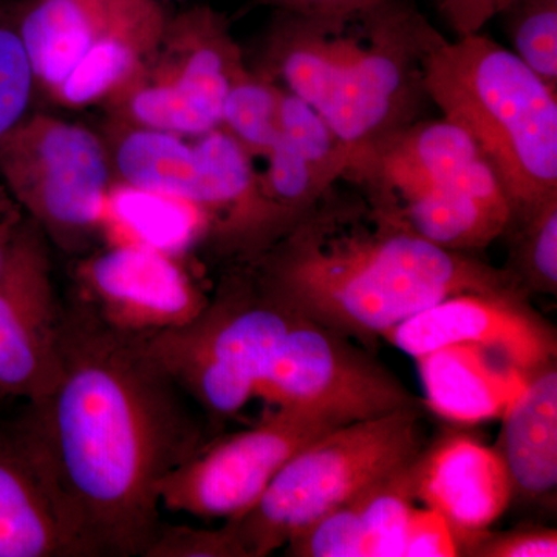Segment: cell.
I'll list each match as a JSON object with an SVG mask.
<instances>
[{
    "label": "cell",
    "mask_w": 557,
    "mask_h": 557,
    "mask_svg": "<svg viewBox=\"0 0 557 557\" xmlns=\"http://www.w3.org/2000/svg\"><path fill=\"white\" fill-rule=\"evenodd\" d=\"M61 379L25 417L100 557H145L159 486L208 442L209 423L145 336L110 327L75 293L62 310Z\"/></svg>",
    "instance_id": "obj_1"
},
{
    "label": "cell",
    "mask_w": 557,
    "mask_h": 557,
    "mask_svg": "<svg viewBox=\"0 0 557 557\" xmlns=\"http://www.w3.org/2000/svg\"><path fill=\"white\" fill-rule=\"evenodd\" d=\"M247 265L274 302L364 346L449 296L523 292L507 270L424 240L347 180Z\"/></svg>",
    "instance_id": "obj_2"
},
{
    "label": "cell",
    "mask_w": 557,
    "mask_h": 557,
    "mask_svg": "<svg viewBox=\"0 0 557 557\" xmlns=\"http://www.w3.org/2000/svg\"><path fill=\"white\" fill-rule=\"evenodd\" d=\"M442 35L409 0L339 14L278 11L256 72L311 106L348 156L347 175L421 120Z\"/></svg>",
    "instance_id": "obj_3"
},
{
    "label": "cell",
    "mask_w": 557,
    "mask_h": 557,
    "mask_svg": "<svg viewBox=\"0 0 557 557\" xmlns=\"http://www.w3.org/2000/svg\"><path fill=\"white\" fill-rule=\"evenodd\" d=\"M429 101L475 143L512 218L557 196V90L497 40L443 39L426 65Z\"/></svg>",
    "instance_id": "obj_4"
},
{
    "label": "cell",
    "mask_w": 557,
    "mask_h": 557,
    "mask_svg": "<svg viewBox=\"0 0 557 557\" xmlns=\"http://www.w3.org/2000/svg\"><path fill=\"white\" fill-rule=\"evenodd\" d=\"M426 406L351 421L295 454L231 522L245 557H265L333 509L416 460L429 445Z\"/></svg>",
    "instance_id": "obj_5"
},
{
    "label": "cell",
    "mask_w": 557,
    "mask_h": 557,
    "mask_svg": "<svg viewBox=\"0 0 557 557\" xmlns=\"http://www.w3.org/2000/svg\"><path fill=\"white\" fill-rule=\"evenodd\" d=\"M293 318L245 269L226 277L188 324L145 336V343L212 429L256 397L260 373Z\"/></svg>",
    "instance_id": "obj_6"
},
{
    "label": "cell",
    "mask_w": 557,
    "mask_h": 557,
    "mask_svg": "<svg viewBox=\"0 0 557 557\" xmlns=\"http://www.w3.org/2000/svg\"><path fill=\"white\" fill-rule=\"evenodd\" d=\"M112 172L104 143L78 123L27 115L0 143L9 196L69 255L86 252L100 233Z\"/></svg>",
    "instance_id": "obj_7"
},
{
    "label": "cell",
    "mask_w": 557,
    "mask_h": 557,
    "mask_svg": "<svg viewBox=\"0 0 557 557\" xmlns=\"http://www.w3.org/2000/svg\"><path fill=\"white\" fill-rule=\"evenodd\" d=\"M256 397L344 423L426 406L354 339L296 313L260 373Z\"/></svg>",
    "instance_id": "obj_8"
},
{
    "label": "cell",
    "mask_w": 557,
    "mask_h": 557,
    "mask_svg": "<svg viewBox=\"0 0 557 557\" xmlns=\"http://www.w3.org/2000/svg\"><path fill=\"white\" fill-rule=\"evenodd\" d=\"M341 424L318 410L276 406L252 428L208 440L168 474L159 486L161 507L200 519L240 518L289 458Z\"/></svg>",
    "instance_id": "obj_9"
},
{
    "label": "cell",
    "mask_w": 557,
    "mask_h": 557,
    "mask_svg": "<svg viewBox=\"0 0 557 557\" xmlns=\"http://www.w3.org/2000/svg\"><path fill=\"white\" fill-rule=\"evenodd\" d=\"M62 310L50 242L24 215L0 260V403L36 405L60 383Z\"/></svg>",
    "instance_id": "obj_10"
},
{
    "label": "cell",
    "mask_w": 557,
    "mask_h": 557,
    "mask_svg": "<svg viewBox=\"0 0 557 557\" xmlns=\"http://www.w3.org/2000/svg\"><path fill=\"white\" fill-rule=\"evenodd\" d=\"M166 38L180 58L160 78L123 91L127 120L186 138L218 129L231 87L247 72L228 25L215 11L194 9L168 24Z\"/></svg>",
    "instance_id": "obj_11"
},
{
    "label": "cell",
    "mask_w": 557,
    "mask_h": 557,
    "mask_svg": "<svg viewBox=\"0 0 557 557\" xmlns=\"http://www.w3.org/2000/svg\"><path fill=\"white\" fill-rule=\"evenodd\" d=\"M72 276L73 293L110 327L131 335L182 327L209 299L170 251L143 242L84 256Z\"/></svg>",
    "instance_id": "obj_12"
},
{
    "label": "cell",
    "mask_w": 557,
    "mask_h": 557,
    "mask_svg": "<svg viewBox=\"0 0 557 557\" xmlns=\"http://www.w3.org/2000/svg\"><path fill=\"white\" fill-rule=\"evenodd\" d=\"M0 557H100L25 413L0 423Z\"/></svg>",
    "instance_id": "obj_13"
},
{
    "label": "cell",
    "mask_w": 557,
    "mask_h": 557,
    "mask_svg": "<svg viewBox=\"0 0 557 557\" xmlns=\"http://www.w3.org/2000/svg\"><path fill=\"white\" fill-rule=\"evenodd\" d=\"M412 358L453 344L497 351L525 375L556 359V332L519 289L460 293L384 333Z\"/></svg>",
    "instance_id": "obj_14"
},
{
    "label": "cell",
    "mask_w": 557,
    "mask_h": 557,
    "mask_svg": "<svg viewBox=\"0 0 557 557\" xmlns=\"http://www.w3.org/2000/svg\"><path fill=\"white\" fill-rule=\"evenodd\" d=\"M417 502L445 519L465 539L494 525L512 502L508 469L496 448L450 434L424 448L416 463Z\"/></svg>",
    "instance_id": "obj_15"
},
{
    "label": "cell",
    "mask_w": 557,
    "mask_h": 557,
    "mask_svg": "<svg viewBox=\"0 0 557 557\" xmlns=\"http://www.w3.org/2000/svg\"><path fill=\"white\" fill-rule=\"evenodd\" d=\"M387 212L424 240L465 255L500 239L512 219L507 190L483 157Z\"/></svg>",
    "instance_id": "obj_16"
},
{
    "label": "cell",
    "mask_w": 557,
    "mask_h": 557,
    "mask_svg": "<svg viewBox=\"0 0 557 557\" xmlns=\"http://www.w3.org/2000/svg\"><path fill=\"white\" fill-rule=\"evenodd\" d=\"M258 172L263 197L293 222L309 212L346 177L347 150L325 120L306 101L285 91L276 143Z\"/></svg>",
    "instance_id": "obj_17"
},
{
    "label": "cell",
    "mask_w": 557,
    "mask_h": 557,
    "mask_svg": "<svg viewBox=\"0 0 557 557\" xmlns=\"http://www.w3.org/2000/svg\"><path fill=\"white\" fill-rule=\"evenodd\" d=\"M480 157L475 143L453 121L443 116L421 119L388 139L375 156L343 180L392 211Z\"/></svg>",
    "instance_id": "obj_18"
},
{
    "label": "cell",
    "mask_w": 557,
    "mask_h": 557,
    "mask_svg": "<svg viewBox=\"0 0 557 557\" xmlns=\"http://www.w3.org/2000/svg\"><path fill=\"white\" fill-rule=\"evenodd\" d=\"M426 408L458 424L500 418L527 376L490 348L453 344L416 358Z\"/></svg>",
    "instance_id": "obj_19"
},
{
    "label": "cell",
    "mask_w": 557,
    "mask_h": 557,
    "mask_svg": "<svg viewBox=\"0 0 557 557\" xmlns=\"http://www.w3.org/2000/svg\"><path fill=\"white\" fill-rule=\"evenodd\" d=\"M497 445L511 479L512 497L541 502L557 486V368L528 373L522 391L502 413Z\"/></svg>",
    "instance_id": "obj_20"
},
{
    "label": "cell",
    "mask_w": 557,
    "mask_h": 557,
    "mask_svg": "<svg viewBox=\"0 0 557 557\" xmlns=\"http://www.w3.org/2000/svg\"><path fill=\"white\" fill-rule=\"evenodd\" d=\"M168 20L159 0H127L113 22L83 60L53 91L61 104L84 108L138 81L146 57L159 50Z\"/></svg>",
    "instance_id": "obj_21"
},
{
    "label": "cell",
    "mask_w": 557,
    "mask_h": 557,
    "mask_svg": "<svg viewBox=\"0 0 557 557\" xmlns=\"http://www.w3.org/2000/svg\"><path fill=\"white\" fill-rule=\"evenodd\" d=\"M127 0H35L16 20L36 89L53 94Z\"/></svg>",
    "instance_id": "obj_22"
},
{
    "label": "cell",
    "mask_w": 557,
    "mask_h": 557,
    "mask_svg": "<svg viewBox=\"0 0 557 557\" xmlns=\"http://www.w3.org/2000/svg\"><path fill=\"white\" fill-rule=\"evenodd\" d=\"M120 183L189 201L201 211L203 174L196 141L148 127H127L109 152Z\"/></svg>",
    "instance_id": "obj_23"
},
{
    "label": "cell",
    "mask_w": 557,
    "mask_h": 557,
    "mask_svg": "<svg viewBox=\"0 0 557 557\" xmlns=\"http://www.w3.org/2000/svg\"><path fill=\"white\" fill-rule=\"evenodd\" d=\"M504 236L509 239L505 270L523 292L557 293V196L516 215Z\"/></svg>",
    "instance_id": "obj_24"
},
{
    "label": "cell",
    "mask_w": 557,
    "mask_h": 557,
    "mask_svg": "<svg viewBox=\"0 0 557 557\" xmlns=\"http://www.w3.org/2000/svg\"><path fill=\"white\" fill-rule=\"evenodd\" d=\"M284 89L259 72H247L231 87L220 127L240 143L252 160L263 159L278 135Z\"/></svg>",
    "instance_id": "obj_25"
},
{
    "label": "cell",
    "mask_w": 557,
    "mask_h": 557,
    "mask_svg": "<svg viewBox=\"0 0 557 557\" xmlns=\"http://www.w3.org/2000/svg\"><path fill=\"white\" fill-rule=\"evenodd\" d=\"M498 17L509 50L557 90V0H512Z\"/></svg>",
    "instance_id": "obj_26"
},
{
    "label": "cell",
    "mask_w": 557,
    "mask_h": 557,
    "mask_svg": "<svg viewBox=\"0 0 557 557\" xmlns=\"http://www.w3.org/2000/svg\"><path fill=\"white\" fill-rule=\"evenodd\" d=\"M106 207L115 209L121 218L129 220L138 225L139 230L145 231L146 239L143 244L152 245L164 251H170L174 237L185 239L189 236L190 214L201 212L189 201L134 188L124 183L110 186Z\"/></svg>",
    "instance_id": "obj_27"
},
{
    "label": "cell",
    "mask_w": 557,
    "mask_h": 557,
    "mask_svg": "<svg viewBox=\"0 0 557 557\" xmlns=\"http://www.w3.org/2000/svg\"><path fill=\"white\" fill-rule=\"evenodd\" d=\"M36 90L16 20L0 13V143L27 116Z\"/></svg>",
    "instance_id": "obj_28"
},
{
    "label": "cell",
    "mask_w": 557,
    "mask_h": 557,
    "mask_svg": "<svg viewBox=\"0 0 557 557\" xmlns=\"http://www.w3.org/2000/svg\"><path fill=\"white\" fill-rule=\"evenodd\" d=\"M145 557H245V552L231 520L215 530L163 522Z\"/></svg>",
    "instance_id": "obj_29"
},
{
    "label": "cell",
    "mask_w": 557,
    "mask_h": 557,
    "mask_svg": "<svg viewBox=\"0 0 557 557\" xmlns=\"http://www.w3.org/2000/svg\"><path fill=\"white\" fill-rule=\"evenodd\" d=\"M460 556L556 557L557 533L552 528L525 527L508 531H480L460 544Z\"/></svg>",
    "instance_id": "obj_30"
},
{
    "label": "cell",
    "mask_w": 557,
    "mask_h": 557,
    "mask_svg": "<svg viewBox=\"0 0 557 557\" xmlns=\"http://www.w3.org/2000/svg\"><path fill=\"white\" fill-rule=\"evenodd\" d=\"M421 556H460L454 531L442 516L426 507H417L403 547V557Z\"/></svg>",
    "instance_id": "obj_31"
},
{
    "label": "cell",
    "mask_w": 557,
    "mask_h": 557,
    "mask_svg": "<svg viewBox=\"0 0 557 557\" xmlns=\"http://www.w3.org/2000/svg\"><path fill=\"white\" fill-rule=\"evenodd\" d=\"M512 0H437L440 13L457 38L474 35L496 20Z\"/></svg>",
    "instance_id": "obj_32"
},
{
    "label": "cell",
    "mask_w": 557,
    "mask_h": 557,
    "mask_svg": "<svg viewBox=\"0 0 557 557\" xmlns=\"http://www.w3.org/2000/svg\"><path fill=\"white\" fill-rule=\"evenodd\" d=\"M278 11L299 14H339L364 9L380 0H263Z\"/></svg>",
    "instance_id": "obj_33"
},
{
    "label": "cell",
    "mask_w": 557,
    "mask_h": 557,
    "mask_svg": "<svg viewBox=\"0 0 557 557\" xmlns=\"http://www.w3.org/2000/svg\"><path fill=\"white\" fill-rule=\"evenodd\" d=\"M22 218H24V212L21 209H16V211L0 218V260H2L7 245H9L11 236H13L14 230H16L17 223L21 222Z\"/></svg>",
    "instance_id": "obj_34"
},
{
    "label": "cell",
    "mask_w": 557,
    "mask_h": 557,
    "mask_svg": "<svg viewBox=\"0 0 557 557\" xmlns=\"http://www.w3.org/2000/svg\"><path fill=\"white\" fill-rule=\"evenodd\" d=\"M16 209H21L14 203L13 199L9 196V193L0 189V218L2 215L10 214V212L16 211Z\"/></svg>",
    "instance_id": "obj_35"
}]
</instances>
